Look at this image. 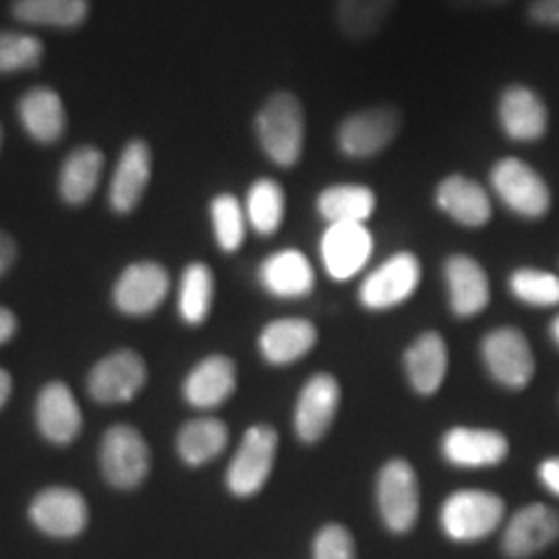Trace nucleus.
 <instances>
[{"mask_svg":"<svg viewBox=\"0 0 559 559\" xmlns=\"http://www.w3.org/2000/svg\"><path fill=\"white\" fill-rule=\"evenodd\" d=\"M230 440L226 423L214 417H200L180 427L177 452L187 466H203L218 459Z\"/></svg>","mask_w":559,"mask_h":559,"instance_id":"nucleus-28","label":"nucleus"},{"mask_svg":"<svg viewBox=\"0 0 559 559\" xmlns=\"http://www.w3.org/2000/svg\"><path fill=\"white\" fill-rule=\"evenodd\" d=\"M11 15L25 25L75 29L90 15V0H13Z\"/></svg>","mask_w":559,"mask_h":559,"instance_id":"nucleus-30","label":"nucleus"},{"mask_svg":"<svg viewBox=\"0 0 559 559\" xmlns=\"http://www.w3.org/2000/svg\"><path fill=\"white\" fill-rule=\"evenodd\" d=\"M436 201L443 214L468 228L485 226L493 214L487 191L479 182L460 175L441 180L436 191Z\"/></svg>","mask_w":559,"mask_h":559,"instance_id":"nucleus-25","label":"nucleus"},{"mask_svg":"<svg viewBox=\"0 0 559 559\" xmlns=\"http://www.w3.org/2000/svg\"><path fill=\"white\" fill-rule=\"evenodd\" d=\"M17 328H20L17 316L11 309L0 307V346L7 344L9 340L17 334Z\"/></svg>","mask_w":559,"mask_h":559,"instance_id":"nucleus-41","label":"nucleus"},{"mask_svg":"<svg viewBox=\"0 0 559 559\" xmlns=\"http://www.w3.org/2000/svg\"><path fill=\"white\" fill-rule=\"evenodd\" d=\"M396 0H336L340 29L350 40L373 38L390 17Z\"/></svg>","mask_w":559,"mask_h":559,"instance_id":"nucleus-33","label":"nucleus"},{"mask_svg":"<svg viewBox=\"0 0 559 559\" xmlns=\"http://www.w3.org/2000/svg\"><path fill=\"white\" fill-rule=\"evenodd\" d=\"M528 15L540 25L559 27V0H533Z\"/></svg>","mask_w":559,"mask_h":559,"instance_id":"nucleus-38","label":"nucleus"},{"mask_svg":"<svg viewBox=\"0 0 559 559\" xmlns=\"http://www.w3.org/2000/svg\"><path fill=\"white\" fill-rule=\"evenodd\" d=\"M147 383V365L140 353L120 348L98 360L87 376V394L100 404L131 402Z\"/></svg>","mask_w":559,"mask_h":559,"instance_id":"nucleus-10","label":"nucleus"},{"mask_svg":"<svg viewBox=\"0 0 559 559\" xmlns=\"http://www.w3.org/2000/svg\"><path fill=\"white\" fill-rule=\"evenodd\" d=\"M216 295V282L210 265L193 261L185 267L179 284L180 320L187 325H201L210 318Z\"/></svg>","mask_w":559,"mask_h":559,"instance_id":"nucleus-31","label":"nucleus"},{"mask_svg":"<svg viewBox=\"0 0 559 559\" xmlns=\"http://www.w3.org/2000/svg\"><path fill=\"white\" fill-rule=\"evenodd\" d=\"M104 152L96 145L75 147L60 166L59 195L67 205L80 207L92 200L100 185Z\"/></svg>","mask_w":559,"mask_h":559,"instance_id":"nucleus-27","label":"nucleus"},{"mask_svg":"<svg viewBox=\"0 0 559 559\" xmlns=\"http://www.w3.org/2000/svg\"><path fill=\"white\" fill-rule=\"evenodd\" d=\"M559 539V512L545 503H531L508 520L501 547L508 558L535 556Z\"/></svg>","mask_w":559,"mask_h":559,"instance_id":"nucleus-15","label":"nucleus"},{"mask_svg":"<svg viewBox=\"0 0 559 559\" xmlns=\"http://www.w3.org/2000/svg\"><path fill=\"white\" fill-rule=\"evenodd\" d=\"M402 127V112L396 106H373L348 115L340 122V152L348 158H371L396 140Z\"/></svg>","mask_w":559,"mask_h":559,"instance_id":"nucleus-6","label":"nucleus"},{"mask_svg":"<svg viewBox=\"0 0 559 559\" xmlns=\"http://www.w3.org/2000/svg\"><path fill=\"white\" fill-rule=\"evenodd\" d=\"M276 454L278 431L263 423L249 427L226 471L228 491L242 500L258 496L272 477Z\"/></svg>","mask_w":559,"mask_h":559,"instance_id":"nucleus-3","label":"nucleus"},{"mask_svg":"<svg viewBox=\"0 0 559 559\" xmlns=\"http://www.w3.org/2000/svg\"><path fill=\"white\" fill-rule=\"evenodd\" d=\"M491 187L501 203L522 218H543L551 207L547 182L519 158H506L493 166Z\"/></svg>","mask_w":559,"mask_h":559,"instance_id":"nucleus-7","label":"nucleus"},{"mask_svg":"<svg viewBox=\"0 0 559 559\" xmlns=\"http://www.w3.org/2000/svg\"><path fill=\"white\" fill-rule=\"evenodd\" d=\"M549 330H551V338H554V342L559 346V316L556 320L551 321V328H549Z\"/></svg>","mask_w":559,"mask_h":559,"instance_id":"nucleus-44","label":"nucleus"},{"mask_svg":"<svg viewBox=\"0 0 559 559\" xmlns=\"http://www.w3.org/2000/svg\"><path fill=\"white\" fill-rule=\"evenodd\" d=\"M255 133L263 154L282 168H290L302 156L305 115L297 96L276 92L255 117Z\"/></svg>","mask_w":559,"mask_h":559,"instance_id":"nucleus-1","label":"nucleus"},{"mask_svg":"<svg viewBox=\"0 0 559 559\" xmlns=\"http://www.w3.org/2000/svg\"><path fill=\"white\" fill-rule=\"evenodd\" d=\"M448 2H452L456 7H498L508 0H448Z\"/></svg>","mask_w":559,"mask_h":559,"instance_id":"nucleus-43","label":"nucleus"},{"mask_svg":"<svg viewBox=\"0 0 559 559\" xmlns=\"http://www.w3.org/2000/svg\"><path fill=\"white\" fill-rule=\"evenodd\" d=\"M36 425L44 440L69 445L78 440L83 427L80 404L71 388L62 381L46 383L36 400Z\"/></svg>","mask_w":559,"mask_h":559,"instance_id":"nucleus-17","label":"nucleus"},{"mask_svg":"<svg viewBox=\"0 0 559 559\" xmlns=\"http://www.w3.org/2000/svg\"><path fill=\"white\" fill-rule=\"evenodd\" d=\"M510 443L493 429L454 427L441 438V456L459 468H489L508 459Z\"/></svg>","mask_w":559,"mask_h":559,"instance_id":"nucleus-16","label":"nucleus"},{"mask_svg":"<svg viewBox=\"0 0 559 559\" xmlns=\"http://www.w3.org/2000/svg\"><path fill=\"white\" fill-rule=\"evenodd\" d=\"M510 293L516 299L533 305V307H556L559 305V278L556 274L520 267L508 280Z\"/></svg>","mask_w":559,"mask_h":559,"instance_id":"nucleus-36","label":"nucleus"},{"mask_svg":"<svg viewBox=\"0 0 559 559\" xmlns=\"http://www.w3.org/2000/svg\"><path fill=\"white\" fill-rule=\"evenodd\" d=\"M15 261H17V242L4 230H0V278L13 267Z\"/></svg>","mask_w":559,"mask_h":559,"instance_id":"nucleus-40","label":"nucleus"},{"mask_svg":"<svg viewBox=\"0 0 559 559\" xmlns=\"http://www.w3.org/2000/svg\"><path fill=\"white\" fill-rule=\"evenodd\" d=\"M500 122L510 140L537 141L547 131V108L533 90L512 85L501 94Z\"/></svg>","mask_w":559,"mask_h":559,"instance_id":"nucleus-26","label":"nucleus"},{"mask_svg":"<svg viewBox=\"0 0 559 559\" xmlns=\"http://www.w3.org/2000/svg\"><path fill=\"white\" fill-rule=\"evenodd\" d=\"M381 520L390 533H408L420 512L419 477L406 460L394 459L381 466L376 485Z\"/></svg>","mask_w":559,"mask_h":559,"instance_id":"nucleus-5","label":"nucleus"},{"mask_svg":"<svg viewBox=\"0 0 559 559\" xmlns=\"http://www.w3.org/2000/svg\"><path fill=\"white\" fill-rule=\"evenodd\" d=\"M210 218L214 226V237L224 253L239 251L247 235L245 205L235 195L222 193L210 203Z\"/></svg>","mask_w":559,"mask_h":559,"instance_id":"nucleus-34","label":"nucleus"},{"mask_svg":"<svg viewBox=\"0 0 559 559\" xmlns=\"http://www.w3.org/2000/svg\"><path fill=\"white\" fill-rule=\"evenodd\" d=\"M443 276L450 293V307L456 318L468 320L487 309L491 300V288L479 261L468 255H452L445 261Z\"/></svg>","mask_w":559,"mask_h":559,"instance_id":"nucleus-21","label":"nucleus"},{"mask_svg":"<svg viewBox=\"0 0 559 559\" xmlns=\"http://www.w3.org/2000/svg\"><path fill=\"white\" fill-rule=\"evenodd\" d=\"M340 383L330 373L309 378L295 406V433L305 443H318L330 431L338 413Z\"/></svg>","mask_w":559,"mask_h":559,"instance_id":"nucleus-14","label":"nucleus"},{"mask_svg":"<svg viewBox=\"0 0 559 559\" xmlns=\"http://www.w3.org/2000/svg\"><path fill=\"white\" fill-rule=\"evenodd\" d=\"M260 353L263 359L274 367H286L305 355L318 344V330L309 320L302 318H282L270 321L261 330Z\"/></svg>","mask_w":559,"mask_h":559,"instance_id":"nucleus-23","label":"nucleus"},{"mask_svg":"<svg viewBox=\"0 0 559 559\" xmlns=\"http://www.w3.org/2000/svg\"><path fill=\"white\" fill-rule=\"evenodd\" d=\"M17 117L25 135L40 145L57 143L67 129V110L59 92L44 85L32 87L21 96Z\"/></svg>","mask_w":559,"mask_h":559,"instance_id":"nucleus-22","label":"nucleus"},{"mask_svg":"<svg viewBox=\"0 0 559 559\" xmlns=\"http://www.w3.org/2000/svg\"><path fill=\"white\" fill-rule=\"evenodd\" d=\"M537 475H539L543 487H545L551 496L559 498V456L543 460L539 464Z\"/></svg>","mask_w":559,"mask_h":559,"instance_id":"nucleus-39","label":"nucleus"},{"mask_svg":"<svg viewBox=\"0 0 559 559\" xmlns=\"http://www.w3.org/2000/svg\"><path fill=\"white\" fill-rule=\"evenodd\" d=\"M237 390V365L226 355H210L200 360L182 383V396L201 411L218 408Z\"/></svg>","mask_w":559,"mask_h":559,"instance_id":"nucleus-19","label":"nucleus"},{"mask_svg":"<svg viewBox=\"0 0 559 559\" xmlns=\"http://www.w3.org/2000/svg\"><path fill=\"white\" fill-rule=\"evenodd\" d=\"M420 284V261L400 251L376 267L359 288L360 305L369 311H385L411 299Z\"/></svg>","mask_w":559,"mask_h":559,"instance_id":"nucleus-9","label":"nucleus"},{"mask_svg":"<svg viewBox=\"0 0 559 559\" xmlns=\"http://www.w3.org/2000/svg\"><path fill=\"white\" fill-rule=\"evenodd\" d=\"M258 278L261 288L276 299H302L316 286L313 265L297 249H282L261 261Z\"/></svg>","mask_w":559,"mask_h":559,"instance_id":"nucleus-20","label":"nucleus"},{"mask_svg":"<svg viewBox=\"0 0 559 559\" xmlns=\"http://www.w3.org/2000/svg\"><path fill=\"white\" fill-rule=\"evenodd\" d=\"M286 195L274 179L255 180L245 200V214L251 228L261 237H272L284 221Z\"/></svg>","mask_w":559,"mask_h":559,"instance_id":"nucleus-32","label":"nucleus"},{"mask_svg":"<svg viewBox=\"0 0 559 559\" xmlns=\"http://www.w3.org/2000/svg\"><path fill=\"white\" fill-rule=\"evenodd\" d=\"M506 503L500 496L480 489H460L448 496L440 510V526L448 539L475 543L500 528Z\"/></svg>","mask_w":559,"mask_h":559,"instance_id":"nucleus-2","label":"nucleus"},{"mask_svg":"<svg viewBox=\"0 0 559 559\" xmlns=\"http://www.w3.org/2000/svg\"><path fill=\"white\" fill-rule=\"evenodd\" d=\"M170 290V276L158 261H138L122 270L112 299L122 316L145 318L152 316Z\"/></svg>","mask_w":559,"mask_h":559,"instance_id":"nucleus-11","label":"nucleus"},{"mask_svg":"<svg viewBox=\"0 0 559 559\" xmlns=\"http://www.w3.org/2000/svg\"><path fill=\"white\" fill-rule=\"evenodd\" d=\"M2 138H4V133H2V127H0V145H2Z\"/></svg>","mask_w":559,"mask_h":559,"instance_id":"nucleus-45","label":"nucleus"},{"mask_svg":"<svg viewBox=\"0 0 559 559\" xmlns=\"http://www.w3.org/2000/svg\"><path fill=\"white\" fill-rule=\"evenodd\" d=\"M29 519L48 537L73 539L85 531L90 508L78 489L57 485L44 489L34 498L29 506Z\"/></svg>","mask_w":559,"mask_h":559,"instance_id":"nucleus-12","label":"nucleus"},{"mask_svg":"<svg viewBox=\"0 0 559 559\" xmlns=\"http://www.w3.org/2000/svg\"><path fill=\"white\" fill-rule=\"evenodd\" d=\"M373 235L365 224H330L321 237V261L330 278L350 280L371 260Z\"/></svg>","mask_w":559,"mask_h":559,"instance_id":"nucleus-13","label":"nucleus"},{"mask_svg":"<svg viewBox=\"0 0 559 559\" xmlns=\"http://www.w3.org/2000/svg\"><path fill=\"white\" fill-rule=\"evenodd\" d=\"M480 357L489 376L503 388L522 390L535 376V357L526 336L516 328H500L480 342Z\"/></svg>","mask_w":559,"mask_h":559,"instance_id":"nucleus-8","label":"nucleus"},{"mask_svg":"<svg viewBox=\"0 0 559 559\" xmlns=\"http://www.w3.org/2000/svg\"><path fill=\"white\" fill-rule=\"evenodd\" d=\"M152 179V150L143 140H131L120 152L117 170L110 180L108 203L120 216L131 214Z\"/></svg>","mask_w":559,"mask_h":559,"instance_id":"nucleus-18","label":"nucleus"},{"mask_svg":"<svg viewBox=\"0 0 559 559\" xmlns=\"http://www.w3.org/2000/svg\"><path fill=\"white\" fill-rule=\"evenodd\" d=\"M376 205V193L365 185H332L318 198V212L328 224H365Z\"/></svg>","mask_w":559,"mask_h":559,"instance_id":"nucleus-29","label":"nucleus"},{"mask_svg":"<svg viewBox=\"0 0 559 559\" xmlns=\"http://www.w3.org/2000/svg\"><path fill=\"white\" fill-rule=\"evenodd\" d=\"M404 371L420 396H433L448 373V344L440 332H425L404 353Z\"/></svg>","mask_w":559,"mask_h":559,"instance_id":"nucleus-24","label":"nucleus"},{"mask_svg":"<svg viewBox=\"0 0 559 559\" xmlns=\"http://www.w3.org/2000/svg\"><path fill=\"white\" fill-rule=\"evenodd\" d=\"M100 468L104 479L117 489L140 487L152 468V452L140 429L131 425L106 429L100 443Z\"/></svg>","mask_w":559,"mask_h":559,"instance_id":"nucleus-4","label":"nucleus"},{"mask_svg":"<svg viewBox=\"0 0 559 559\" xmlns=\"http://www.w3.org/2000/svg\"><path fill=\"white\" fill-rule=\"evenodd\" d=\"M11 392H13V378L4 367H0V411L11 399Z\"/></svg>","mask_w":559,"mask_h":559,"instance_id":"nucleus-42","label":"nucleus"},{"mask_svg":"<svg viewBox=\"0 0 559 559\" xmlns=\"http://www.w3.org/2000/svg\"><path fill=\"white\" fill-rule=\"evenodd\" d=\"M44 59V44L34 34L0 29V75L36 69Z\"/></svg>","mask_w":559,"mask_h":559,"instance_id":"nucleus-35","label":"nucleus"},{"mask_svg":"<svg viewBox=\"0 0 559 559\" xmlns=\"http://www.w3.org/2000/svg\"><path fill=\"white\" fill-rule=\"evenodd\" d=\"M313 559H357L353 533L342 524H325L313 539Z\"/></svg>","mask_w":559,"mask_h":559,"instance_id":"nucleus-37","label":"nucleus"}]
</instances>
